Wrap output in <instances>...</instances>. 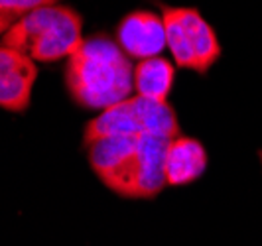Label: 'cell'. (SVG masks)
<instances>
[{
	"mask_svg": "<svg viewBox=\"0 0 262 246\" xmlns=\"http://www.w3.org/2000/svg\"><path fill=\"white\" fill-rule=\"evenodd\" d=\"M168 138L113 136L87 146L95 175L111 191L126 199H152L166 183Z\"/></svg>",
	"mask_w": 262,
	"mask_h": 246,
	"instance_id": "6da1fadb",
	"label": "cell"
},
{
	"mask_svg": "<svg viewBox=\"0 0 262 246\" xmlns=\"http://www.w3.org/2000/svg\"><path fill=\"white\" fill-rule=\"evenodd\" d=\"M66 87L75 104L87 110H105L130 97L134 65L117 39L93 34L67 57Z\"/></svg>",
	"mask_w": 262,
	"mask_h": 246,
	"instance_id": "7a4b0ae2",
	"label": "cell"
},
{
	"mask_svg": "<svg viewBox=\"0 0 262 246\" xmlns=\"http://www.w3.org/2000/svg\"><path fill=\"white\" fill-rule=\"evenodd\" d=\"M83 18L66 4L43 6L16 22L0 43L18 50L34 61L53 63L71 57L83 43Z\"/></svg>",
	"mask_w": 262,
	"mask_h": 246,
	"instance_id": "3957f363",
	"label": "cell"
},
{
	"mask_svg": "<svg viewBox=\"0 0 262 246\" xmlns=\"http://www.w3.org/2000/svg\"><path fill=\"white\" fill-rule=\"evenodd\" d=\"M113 136H128V138L162 136L171 140L180 136L178 115L170 103L152 101L140 95H134L101 110L99 117L93 118L85 126L83 144L87 148L89 144L101 138H113Z\"/></svg>",
	"mask_w": 262,
	"mask_h": 246,
	"instance_id": "277c9868",
	"label": "cell"
},
{
	"mask_svg": "<svg viewBox=\"0 0 262 246\" xmlns=\"http://www.w3.org/2000/svg\"><path fill=\"white\" fill-rule=\"evenodd\" d=\"M166 28V43L176 67L205 75L221 57V43L209 22L193 6L156 2Z\"/></svg>",
	"mask_w": 262,
	"mask_h": 246,
	"instance_id": "5b68a950",
	"label": "cell"
},
{
	"mask_svg": "<svg viewBox=\"0 0 262 246\" xmlns=\"http://www.w3.org/2000/svg\"><path fill=\"white\" fill-rule=\"evenodd\" d=\"M117 43L130 59L158 57L168 48L162 14L134 10L126 14L117 26Z\"/></svg>",
	"mask_w": 262,
	"mask_h": 246,
	"instance_id": "8992f818",
	"label": "cell"
},
{
	"mask_svg": "<svg viewBox=\"0 0 262 246\" xmlns=\"http://www.w3.org/2000/svg\"><path fill=\"white\" fill-rule=\"evenodd\" d=\"M38 79L34 59L0 43V108L24 113L32 103V91Z\"/></svg>",
	"mask_w": 262,
	"mask_h": 246,
	"instance_id": "52a82bcc",
	"label": "cell"
},
{
	"mask_svg": "<svg viewBox=\"0 0 262 246\" xmlns=\"http://www.w3.org/2000/svg\"><path fill=\"white\" fill-rule=\"evenodd\" d=\"M207 169V152L203 144L189 136H176L166 152V183L182 187L193 183Z\"/></svg>",
	"mask_w": 262,
	"mask_h": 246,
	"instance_id": "ba28073f",
	"label": "cell"
},
{
	"mask_svg": "<svg viewBox=\"0 0 262 246\" xmlns=\"http://www.w3.org/2000/svg\"><path fill=\"white\" fill-rule=\"evenodd\" d=\"M176 81V63L158 55L134 65V91L140 97L168 103Z\"/></svg>",
	"mask_w": 262,
	"mask_h": 246,
	"instance_id": "9c48e42d",
	"label": "cell"
},
{
	"mask_svg": "<svg viewBox=\"0 0 262 246\" xmlns=\"http://www.w3.org/2000/svg\"><path fill=\"white\" fill-rule=\"evenodd\" d=\"M57 2L59 0H0V38L30 12Z\"/></svg>",
	"mask_w": 262,
	"mask_h": 246,
	"instance_id": "30bf717a",
	"label": "cell"
}]
</instances>
